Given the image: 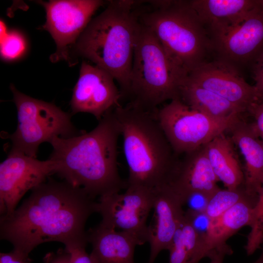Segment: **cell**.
<instances>
[{"instance_id":"cell-1","label":"cell","mask_w":263,"mask_h":263,"mask_svg":"<svg viewBox=\"0 0 263 263\" xmlns=\"http://www.w3.org/2000/svg\"><path fill=\"white\" fill-rule=\"evenodd\" d=\"M10 214L0 216V237L29 254L38 245L59 242L65 247L88 243L85 226L97 202L84 189L50 179L32 190Z\"/></svg>"},{"instance_id":"cell-2","label":"cell","mask_w":263,"mask_h":263,"mask_svg":"<svg viewBox=\"0 0 263 263\" xmlns=\"http://www.w3.org/2000/svg\"><path fill=\"white\" fill-rule=\"evenodd\" d=\"M119 135L113 108L90 132L67 138L54 137L49 142L53 150L49 159L53 162L55 173L94 198L126 188L117 166Z\"/></svg>"},{"instance_id":"cell-3","label":"cell","mask_w":263,"mask_h":263,"mask_svg":"<svg viewBox=\"0 0 263 263\" xmlns=\"http://www.w3.org/2000/svg\"><path fill=\"white\" fill-rule=\"evenodd\" d=\"M139 1L112 0L90 22L76 41L74 52L110 74L128 96L134 49L141 10Z\"/></svg>"},{"instance_id":"cell-4","label":"cell","mask_w":263,"mask_h":263,"mask_svg":"<svg viewBox=\"0 0 263 263\" xmlns=\"http://www.w3.org/2000/svg\"><path fill=\"white\" fill-rule=\"evenodd\" d=\"M129 169L128 187L155 190L168 184L178 159L154 114L129 104L114 107Z\"/></svg>"},{"instance_id":"cell-5","label":"cell","mask_w":263,"mask_h":263,"mask_svg":"<svg viewBox=\"0 0 263 263\" xmlns=\"http://www.w3.org/2000/svg\"><path fill=\"white\" fill-rule=\"evenodd\" d=\"M140 21L154 33L168 55L186 75L201 64L212 49L208 32L189 0H150Z\"/></svg>"},{"instance_id":"cell-6","label":"cell","mask_w":263,"mask_h":263,"mask_svg":"<svg viewBox=\"0 0 263 263\" xmlns=\"http://www.w3.org/2000/svg\"><path fill=\"white\" fill-rule=\"evenodd\" d=\"M186 76L154 33L140 21L130 75L129 104L154 112L166 101L179 99L180 86Z\"/></svg>"},{"instance_id":"cell-7","label":"cell","mask_w":263,"mask_h":263,"mask_svg":"<svg viewBox=\"0 0 263 263\" xmlns=\"http://www.w3.org/2000/svg\"><path fill=\"white\" fill-rule=\"evenodd\" d=\"M10 89L18 117L17 129L9 135L12 142L10 151L37 158L38 147L42 143H49L56 136L67 138L82 132H79L73 124L72 115L54 103L26 95L13 84Z\"/></svg>"},{"instance_id":"cell-8","label":"cell","mask_w":263,"mask_h":263,"mask_svg":"<svg viewBox=\"0 0 263 263\" xmlns=\"http://www.w3.org/2000/svg\"><path fill=\"white\" fill-rule=\"evenodd\" d=\"M154 114L175 153L179 155L202 147L227 131L239 117H211L192 109L180 99L172 100Z\"/></svg>"},{"instance_id":"cell-9","label":"cell","mask_w":263,"mask_h":263,"mask_svg":"<svg viewBox=\"0 0 263 263\" xmlns=\"http://www.w3.org/2000/svg\"><path fill=\"white\" fill-rule=\"evenodd\" d=\"M126 189L124 193L99 197L96 212L102 217L101 225L129 234L142 245L149 242L147 220L153 209L154 192L137 187Z\"/></svg>"},{"instance_id":"cell-10","label":"cell","mask_w":263,"mask_h":263,"mask_svg":"<svg viewBox=\"0 0 263 263\" xmlns=\"http://www.w3.org/2000/svg\"><path fill=\"white\" fill-rule=\"evenodd\" d=\"M45 8L46 21L42 26L54 39L56 51L52 61L68 60L69 48L87 27L95 12L104 1L99 0H50L37 1Z\"/></svg>"},{"instance_id":"cell-11","label":"cell","mask_w":263,"mask_h":263,"mask_svg":"<svg viewBox=\"0 0 263 263\" xmlns=\"http://www.w3.org/2000/svg\"><path fill=\"white\" fill-rule=\"evenodd\" d=\"M55 173L53 161H40L22 153L9 151L0 165V213H12L30 189L46 181Z\"/></svg>"},{"instance_id":"cell-12","label":"cell","mask_w":263,"mask_h":263,"mask_svg":"<svg viewBox=\"0 0 263 263\" xmlns=\"http://www.w3.org/2000/svg\"><path fill=\"white\" fill-rule=\"evenodd\" d=\"M209 34L219 59L233 65L254 60L263 52V4L237 24Z\"/></svg>"},{"instance_id":"cell-13","label":"cell","mask_w":263,"mask_h":263,"mask_svg":"<svg viewBox=\"0 0 263 263\" xmlns=\"http://www.w3.org/2000/svg\"><path fill=\"white\" fill-rule=\"evenodd\" d=\"M186 77L193 83L226 99L244 112L262 101L254 86L249 85L234 65L221 59L206 61Z\"/></svg>"},{"instance_id":"cell-14","label":"cell","mask_w":263,"mask_h":263,"mask_svg":"<svg viewBox=\"0 0 263 263\" xmlns=\"http://www.w3.org/2000/svg\"><path fill=\"white\" fill-rule=\"evenodd\" d=\"M114 80L104 69L83 61L70 102L72 113H89L99 121L108 111L120 104L122 95Z\"/></svg>"},{"instance_id":"cell-15","label":"cell","mask_w":263,"mask_h":263,"mask_svg":"<svg viewBox=\"0 0 263 263\" xmlns=\"http://www.w3.org/2000/svg\"><path fill=\"white\" fill-rule=\"evenodd\" d=\"M218 181L204 145L178 158L168 185L184 205L187 198L193 193H200L209 199L220 188Z\"/></svg>"},{"instance_id":"cell-16","label":"cell","mask_w":263,"mask_h":263,"mask_svg":"<svg viewBox=\"0 0 263 263\" xmlns=\"http://www.w3.org/2000/svg\"><path fill=\"white\" fill-rule=\"evenodd\" d=\"M154 222L149 225L150 255L148 263H154L159 253L169 250L185 211L181 197L168 185L154 190Z\"/></svg>"},{"instance_id":"cell-17","label":"cell","mask_w":263,"mask_h":263,"mask_svg":"<svg viewBox=\"0 0 263 263\" xmlns=\"http://www.w3.org/2000/svg\"><path fill=\"white\" fill-rule=\"evenodd\" d=\"M227 131L244 160V189L248 195L258 199L263 182V144L250 123L242 119L241 116L232 123Z\"/></svg>"},{"instance_id":"cell-18","label":"cell","mask_w":263,"mask_h":263,"mask_svg":"<svg viewBox=\"0 0 263 263\" xmlns=\"http://www.w3.org/2000/svg\"><path fill=\"white\" fill-rule=\"evenodd\" d=\"M208 33L235 25L263 5V0H189Z\"/></svg>"},{"instance_id":"cell-19","label":"cell","mask_w":263,"mask_h":263,"mask_svg":"<svg viewBox=\"0 0 263 263\" xmlns=\"http://www.w3.org/2000/svg\"><path fill=\"white\" fill-rule=\"evenodd\" d=\"M87 233L94 263H135L134 250L139 244L132 236L100 223Z\"/></svg>"},{"instance_id":"cell-20","label":"cell","mask_w":263,"mask_h":263,"mask_svg":"<svg viewBox=\"0 0 263 263\" xmlns=\"http://www.w3.org/2000/svg\"><path fill=\"white\" fill-rule=\"evenodd\" d=\"M257 201L246 198L210 220L205 236L206 257L211 250L226 244V240L240 229L250 226Z\"/></svg>"},{"instance_id":"cell-21","label":"cell","mask_w":263,"mask_h":263,"mask_svg":"<svg viewBox=\"0 0 263 263\" xmlns=\"http://www.w3.org/2000/svg\"><path fill=\"white\" fill-rule=\"evenodd\" d=\"M206 153L219 181L228 189L244 186V171L235 151L234 144L225 132L205 145Z\"/></svg>"},{"instance_id":"cell-22","label":"cell","mask_w":263,"mask_h":263,"mask_svg":"<svg viewBox=\"0 0 263 263\" xmlns=\"http://www.w3.org/2000/svg\"><path fill=\"white\" fill-rule=\"evenodd\" d=\"M179 99L192 109L215 119L233 118L245 113L226 99L193 83L186 77L180 86Z\"/></svg>"},{"instance_id":"cell-23","label":"cell","mask_w":263,"mask_h":263,"mask_svg":"<svg viewBox=\"0 0 263 263\" xmlns=\"http://www.w3.org/2000/svg\"><path fill=\"white\" fill-rule=\"evenodd\" d=\"M205 236L195 229L184 213L168 250L169 263H199L206 257Z\"/></svg>"},{"instance_id":"cell-24","label":"cell","mask_w":263,"mask_h":263,"mask_svg":"<svg viewBox=\"0 0 263 263\" xmlns=\"http://www.w3.org/2000/svg\"><path fill=\"white\" fill-rule=\"evenodd\" d=\"M248 197H251L246 193L244 186L235 189L220 188L208 199L205 213L210 220L213 219Z\"/></svg>"},{"instance_id":"cell-25","label":"cell","mask_w":263,"mask_h":263,"mask_svg":"<svg viewBox=\"0 0 263 263\" xmlns=\"http://www.w3.org/2000/svg\"><path fill=\"white\" fill-rule=\"evenodd\" d=\"M250 230L245 245L246 253L252 255L261 247L263 243V182L257 204L254 208Z\"/></svg>"},{"instance_id":"cell-26","label":"cell","mask_w":263,"mask_h":263,"mask_svg":"<svg viewBox=\"0 0 263 263\" xmlns=\"http://www.w3.org/2000/svg\"><path fill=\"white\" fill-rule=\"evenodd\" d=\"M24 37L17 31L6 33L0 43V56L7 60H12L21 56L26 49Z\"/></svg>"},{"instance_id":"cell-27","label":"cell","mask_w":263,"mask_h":263,"mask_svg":"<svg viewBox=\"0 0 263 263\" xmlns=\"http://www.w3.org/2000/svg\"><path fill=\"white\" fill-rule=\"evenodd\" d=\"M249 112L253 116L254 121L250 123L254 132L263 144V101L253 104Z\"/></svg>"},{"instance_id":"cell-28","label":"cell","mask_w":263,"mask_h":263,"mask_svg":"<svg viewBox=\"0 0 263 263\" xmlns=\"http://www.w3.org/2000/svg\"><path fill=\"white\" fill-rule=\"evenodd\" d=\"M86 245L79 244L65 247L70 254V263H94L90 254L86 251Z\"/></svg>"},{"instance_id":"cell-29","label":"cell","mask_w":263,"mask_h":263,"mask_svg":"<svg viewBox=\"0 0 263 263\" xmlns=\"http://www.w3.org/2000/svg\"><path fill=\"white\" fill-rule=\"evenodd\" d=\"M208 200L207 197L201 194L193 193L187 198L184 205L188 206L187 210L196 212H205Z\"/></svg>"},{"instance_id":"cell-30","label":"cell","mask_w":263,"mask_h":263,"mask_svg":"<svg viewBox=\"0 0 263 263\" xmlns=\"http://www.w3.org/2000/svg\"><path fill=\"white\" fill-rule=\"evenodd\" d=\"M253 78L255 82L254 86L263 101V52L254 60Z\"/></svg>"},{"instance_id":"cell-31","label":"cell","mask_w":263,"mask_h":263,"mask_svg":"<svg viewBox=\"0 0 263 263\" xmlns=\"http://www.w3.org/2000/svg\"><path fill=\"white\" fill-rule=\"evenodd\" d=\"M32 262L29 254L14 248L10 252L0 253V263H31Z\"/></svg>"},{"instance_id":"cell-32","label":"cell","mask_w":263,"mask_h":263,"mask_svg":"<svg viewBox=\"0 0 263 263\" xmlns=\"http://www.w3.org/2000/svg\"><path fill=\"white\" fill-rule=\"evenodd\" d=\"M45 263H70V254L65 249H59L56 252H49L44 257Z\"/></svg>"},{"instance_id":"cell-33","label":"cell","mask_w":263,"mask_h":263,"mask_svg":"<svg viewBox=\"0 0 263 263\" xmlns=\"http://www.w3.org/2000/svg\"><path fill=\"white\" fill-rule=\"evenodd\" d=\"M232 253L230 247L226 244L213 249L210 252L207 257L210 260L209 263H223L225 257L231 255Z\"/></svg>"},{"instance_id":"cell-34","label":"cell","mask_w":263,"mask_h":263,"mask_svg":"<svg viewBox=\"0 0 263 263\" xmlns=\"http://www.w3.org/2000/svg\"><path fill=\"white\" fill-rule=\"evenodd\" d=\"M253 263H263V243L262 244V251L259 258Z\"/></svg>"}]
</instances>
